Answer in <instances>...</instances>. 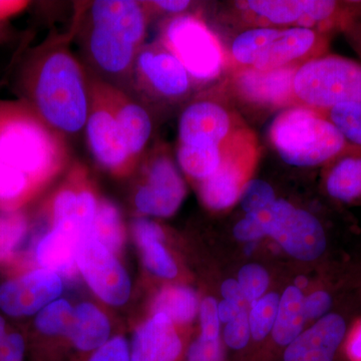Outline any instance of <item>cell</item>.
<instances>
[{
    "instance_id": "6da1fadb",
    "label": "cell",
    "mask_w": 361,
    "mask_h": 361,
    "mask_svg": "<svg viewBox=\"0 0 361 361\" xmlns=\"http://www.w3.org/2000/svg\"><path fill=\"white\" fill-rule=\"evenodd\" d=\"M71 158L66 135L25 102L0 99V211L13 212Z\"/></svg>"
},
{
    "instance_id": "7a4b0ae2",
    "label": "cell",
    "mask_w": 361,
    "mask_h": 361,
    "mask_svg": "<svg viewBox=\"0 0 361 361\" xmlns=\"http://www.w3.org/2000/svg\"><path fill=\"white\" fill-rule=\"evenodd\" d=\"M16 84L20 99L52 129L66 137L85 130L90 73L63 40L32 49L21 63Z\"/></svg>"
},
{
    "instance_id": "3957f363",
    "label": "cell",
    "mask_w": 361,
    "mask_h": 361,
    "mask_svg": "<svg viewBox=\"0 0 361 361\" xmlns=\"http://www.w3.org/2000/svg\"><path fill=\"white\" fill-rule=\"evenodd\" d=\"M270 141L280 158L295 167H315L361 149L351 146L319 111L304 106L285 109L273 121Z\"/></svg>"
},
{
    "instance_id": "277c9868",
    "label": "cell",
    "mask_w": 361,
    "mask_h": 361,
    "mask_svg": "<svg viewBox=\"0 0 361 361\" xmlns=\"http://www.w3.org/2000/svg\"><path fill=\"white\" fill-rule=\"evenodd\" d=\"M294 106L324 113L361 101V63L324 54L298 66L292 85Z\"/></svg>"
},
{
    "instance_id": "5b68a950",
    "label": "cell",
    "mask_w": 361,
    "mask_h": 361,
    "mask_svg": "<svg viewBox=\"0 0 361 361\" xmlns=\"http://www.w3.org/2000/svg\"><path fill=\"white\" fill-rule=\"evenodd\" d=\"M161 42L185 66L194 85H204L224 71V49L200 16L183 13L169 18L161 30Z\"/></svg>"
},
{
    "instance_id": "8992f818",
    "label": "cell",
    "mask_w": 361,
    "mask_h": 361,
    "mask_svg": "<svg viewBox=\"0 0 361 361\" xmlns=\"http://www.w3.org/2000/svg\"><path fill=\"white\" fill-rule=\"evenodd\" d=\"M257 158L255 135L241 128L223 145L222 161L217 171L200 182L204 204L213 210H224L234 205Z\"/></svg>"
},
{
    "instance_id": "52a82bcc",
    "label": "cell",
    "mask_w": 361,
    "mask_h": 361,
    "mask_svg": "<svg viewBox=\"0 0 361 361\" xmlns=\"http://www.w3.org/2000/svg\"><path fill=\"white\" fill-rule=\"evenodd\" d=\"M194 87L185 66L159 40L142 45L130 87L152 101L175 103L185 99Z\"/></svg>"
},
{
    "instance_id": "ba28073f",
    "label": "cell",
    "mask_w": 361,
    "mask_h": 361,
    "mask_svg": "<svg viewBox=\"0 0 361 361\" xmlns=\"http://www.w3.org/2000/svg\"><path fill=\"white\" fill-rule=\"evenodd\" d=\"M90 101L85 123L87 146L94 160L114 175H127L137 161L130 155L113 111L90 73Z\"/></svg>"
},
{
    "instance_id": "9c48e42d",
    "label": "cell",
    "mask_w": 361,
    "mask_h": 361,
    "mask_svg": "<svg viewBox=\"0 0 361 361\" xmlns=\"http://www.w3.org/2000/svg\"><path fill=\"white\" fill-rule=\"evenodd\" d=\"M267 235L292 257L314 261L327 248L324 228L312 214L277 199L268 213Z\"/></svg>"
},
{
    "instance_id": "30bf717a",
    "label": "cell",
    "mask_w": 361,
    "mask_h": 361,
    "mask_svg": "<svg viewBox=\"0 0 361 361\" xmlns=\"http://www.w3.org/2000/svg\"><path fill=\"white\" fill-rule=\"evenodd\" d=\"M146 158L145 180L135 193V208L142 214L170 217L184 201V180L167 149L159 147Z\"/></svg>"
},
{
    "instance_id": "8fae6325",
    "label": "cell",
    "mask_w": 361,
    "mask_h": 361,
    "mask_svg": "<svg viewBox=\"0 0 361 361\" xmlns=\"http://www.w3.org/2000/svg\"><path fill=\"white\" fill-rule=\"evenodd\" d=\"M82 44L90 66L102 75L99 78L123 90L126 85L130 87L135 59L142 47L90 21L82 28Z\"/></svg>"
},
{
    "instance_id": "7c38bea8",
    "label": "cell",
    "mask_w": 361,
    "mask_h": 361,
    "mask_svg": "<svg viewBox=\"0 0 361 361\" xmlns=\"http://www.w3.org/2000/svg\"><path fill=\"white\" fill-rule=\"evenodd\" d=\"M78 267L92 291L104 302L122 305L130 293L127 272L101 242L90 236L80 243Z\"/></svg>"
},
{
    "instance_id": "4fadbf2b",
    "label": "cell",
    "mask_w": 361,
    "mask_h": 361,
    "mask_svg": "<svg viewBox=\"0 0 361 361\" xmlns=\"http://www.w3.org/2000/svg\"><path fill=\"white\" fill-rule=\"evenodd\" d=\"M63 282L58 273L37 269L0 285V310L11 317L39 313L58 298Z\"/></svg>"
},
{
    "instance_id": "5bb4252c",
    "label": "cell",
    "mask_w": 361,
    "mask_h": 361,
    "mask_svg": "<svg viewBox=\"0 0 361 361\" xmlns=\"http://www.w3.org/2000/svg\"><path fill=\"white\" fill-rule=\"evenodd\" d=\"M329 45L326 33L300 26L281 28L277 39L266 47L252 68L262 71L298 68L326 54Z\"/></svg>"
},
{
    "instance_id": "9a60e30c",
    "label": "cell",
    "mask_w": 361,
    "mask_h": 361,
    "mask_svg": "<svg viewBox=\"0 0 361 361\" xmlns=\"http://www.w3.org/2000/svg\"><path fill=\"white\" fill-rule=\"evenodd\" d=\"M298 68L262 71L239 68L233 73V92L241 101L262 109L293 106L294 73Z\"/></svg>"
},
{
    "instance_id": "2e32d148",
    "label": "cell",
    "mask_w": 361,
    "mask_h": 361,
    "mask_svg": "<svg viewBox=\"0 0 361 361\" xmlns=\"http://www.w3.org/2000/svg\"><path fill=\"white\" fill-rule=\"evenodd\" d=\"M240 129L224 106L212 99H197L180 115L179 144L222 146Z\"/></svg>"
},
{
    "instance_id": "e0dca14e",
    "label": "cell",
    "mask_w": 361,
    "mask_h": 361,
    "mask_svg": "<svg viewBox=\"0 0 361 361\" xmlns=\"http://www.w3.org/2000/svg\"><path fill=\"white\" fill-rule=\"evenodd\" d=\"M99 205L96 194L87 185V169L77 161L71 168L68 185L61 188L52 201V223L77 224L87 238L92 234Z\"/></svg>"
},
{
    "instance_id": "ac0fdd59",
    "label": "cell",
    "mask_w": 361,
    "mask_h": 361,
    "mask_svg": "<svg viewBox=\"0 0 361 361\" xmlns=\"http://www.w3.org/2000/svg\"><path fill=\"white\" fill-rule=\"evenodd\" d=\"M94 77L115 116L130 155L139 163L153 133L151 116L147 109L126 90L104 82L97 75Z\"/></svg>"
},
{
    "instance_id": "d6986e66",
    "label": "cell",
    "mask_w": 361,
    "mask_h": 361,
    "mask_svg": "<svg viewBox=\"0 0 361 361\" xmlns=\"http://www.w3.org/2000/svg\"><path fill=\"white\" fill-rule=\"evenodd\" d=\"M152 13L146 1L99 0L92 2L89 21L116 32L137 47L145 44Z\"/></svg>"
},
{
    "instance_id": "ffe728a7",
    "label": "cell",
    "mask_w": 361,
    "mask_h": 361,
    "mask_svg": "<svg viewBox=\"0 0 361 361\" xmlns=\"http://www.w3.org/2000/svg\"><path fill=\"white\" fill-rule=\"evenodd\" d=\"M346 332L343 316L329 313L286 346L284 361H334Z\"/></svg>"
},
{
    "instance_id": "44dd1931",
    "label": "cell",
    "mask_w": 361,
    "mask_h": 361,
    "mask_svg": "<svg viewBox=\"0 0 361 361\" xmlns=\"http://www.w3.org/2000/svg\"><path fill=\"white\" fill-rule=\"evenodd\" d=\"M182 351L173 322L164 314H155L135 331L130 361H178Z\"/></svg>"
},
{
    "instance_id": "7402d4cb",
    "label": "cell",
    "mask_w": 361,
    "mask_h": 361,
    "mask_svg": "<svg viewBox=\"0 0 361 361\" xmlns=\"http://www.w3.org/2000/svg\"><path fill=\"white\" fill-rule=\"evenodd\" d=\"M84 234L75 224L61 223L40 240L37 260L42 268L61 274H71L78 266V254Z\"/></svg>"
},
{
    "instance_id": "603a6c76",
    "label": "cell",
    "mask_w": 361,
    "mask_h": 361,
    "mask_svg": "<svg viewBox=\"0 0 361 361\" xmlns=\"http://www.w3.org/2000/svg\"><path fill=\"white\" fill-rule=\"evenodd\" d=\"M111 325L106 316L90 303H82L73 310L68 338L78 350L90 353L110 341Z\"/></svg>"
},
{
    "instance_id": "cb8c5ba5",
    "label": "cell",
    "mask_w": 361,
    "mask_h": 361,
    "mask_svg": "<svg viewBox=\"0 0 361 361\" xmlns=\"http://www.w3.org/2000/svg\"><path fill=\"white\" fill-rule=\"evenodd\" d=\"M310 0H249L237 6L260 20L259 26L292 27L300 26L310 8Z\"/></svg>"
},
{
    "instance_id": "d4e9b609",
    "label": "cell",
    "mask_w": 361,
    "mask_h": 361,
    "mask_svg": "<svg viewBox=\"0 0 361 361\" xmlns=\"http://www.w3.org/2000/svg\"><path fill=\"white\" fill-rule=\"evenodd\" d=\"M325 189L334 200L344 204H361V149L329 164Z\"/></svg>"
},
{
    "instance_id": "484cf974",
    "label": "cell",
    "mask_w": 361,
    "mask_h": 361,
    "mask_svg": "<svg viewBox=\"0 0 361 361\" xmlns=\"http://www.w3.org/2000/svg\"><path fill=\"white\" fill-rule=\"evenodd\" d=\"M305 320L302 291L295 286L287 287L280 297L277 317L272 329L273 339L279 345L288 346L302 334Z\"/></svg>"
},
{
    "instance_id": "4316f807",
    "label": "cell",
    "mask_w": 361,
    "mask_h": 361,
    "mask_svg": "<svg viewBox=\"0 0 361 361\" xmlns=\"http://www.w3.org/2000/svg\"><path fill=\"white\" fill-rule=\"evenodd\" d=\"M222 158L223 145H178L177 160L183 172L200 182L217 171Z\"/></svg>"
},
{
    "instance_id": "83f0119b",
    "label": "cell",
    "mask_w": 361,
    "mask_h": 361,
    "mask_svg": "<svg viewBox=\"0 0 361 361\" xmlns=\"http://www.w3.org/2000/svg\"><path fill=\"white\" fill-rule=\"evenodd\" d=\"M280 32L279 27L256 26L240 33L233 40L230 49V56L237 70L252 68L266 47L277 39Z\"/></svg>"
},
{
    "instance_id": "f1b7e54d",
    "label": "cell",
    "mask_w": 361,
    "mask_h": 361,
    "mask_svg": "<svg viewBox=\"0 0 361 361\" xmlns=\"http://www.w3.org/2000/svg\"><path fill=\"white\" fill-rule=\"evenodd\" d=\"M199 304L191 289L172 286L161 290L154 302L155 314H164L172 322H191L197 314Z\"/></svg>"
},
{
    "instance_id": "f546056e",
    "label": "cell",
    "mask_w": 361,
    "mask_h": 361,
    "mask_svg": "<svg viewBox=\"0 0 361 361\" xmlns=\"http://www.w3.org/2000/svg\"><path fill=\"white\" fill-rule=\"evenodd\" d=\"M90 236L111 252L120 250L123 241L122 220L118 208L111 202H99Z\"/></svg>"
},
{
    "instance_id": "4dcf8cb0",
    "label": "cell",
    "mask_w": 361,
    "mask_h": 361,
    "mask_svg": "<svg viewBox=\"0 0 361 361\" xmlns=\"http://www.w3.org/2000/svg\"><path fill=\"white\" fill-rule=\"evenodd\" d=\"M322 114L351 146L361 149V101L339 104Z\"/></svg>"
},
{
    "instance_id": "1f68e13d",
    "label": "cell",
    "mask_w": 361,
    "mask_h": 361,
    "mask_svg": "<svg viewBox=\"0 0 361 361\" xmlns=\"http://www.w3.org/2000/svg\"><path fill=\"white\" fill-rule=\"evenodd\" d=\"M73 318V310L71 304L65 299H59L37 313L35 326L45 336H68Z\"/></svg>"
},
{
    "instance_id": "d6a6232c",
    "label": "cell",
    "mask_w": 361,
    "mask_h": 361,
    "mask_svg": "<svg viewBox=\"0 0 361 361\" xmlns=\"http://www.w3.org/2000/svg\"><path fill=\"white\" fill-rule=\"evenodd\" d=\"M279 301V295L271 292L251 304L249 325L251 337H253L254 341H263L272 332L277 317Z\"/></svg>"
},
{
    "instance_id": "836d02e7",
    "label": "cell",
    "mask_w": 361,
    "mask_h": 361,
    "mask_svg": "<svg viewBox=\"0 0 361 361\" xmlns=\"http://www.w3.org/2000/svg\"><path fill=\"white\" fill-rule=\"evenodd\" d=\"M27 220L20 211H0V262L13 255L16 247L25 238Z\"/></svg>"
},
{
    "instance_id": "e575fe53",
    "label": "cell",
    "mask_w": 361,
    "mask_h": 361,
    "mask_svg": "<svg viewBox=\"0 0 361 361\" xmlns=\"http://www.w3.org/2000/svg\"><path fill=\"white\" fill-rule=\"evenodd\" d=\"M274 190L263 180H248L240 194L239 201L246 215H253L269 209L276 201Z\"/></svg>"
},
{
    "instance_id": "d590c367",
    "label": "cell",
    "mask_w": 361,
    "mask_h": 361,
    "mask_svg": "<svg viewBox=\"0 0 361 361\" xmlns=\"http://www.w3.org/2000/svg\"><path fill=\"white\" fill-rule=\"evenodd\" d=\"M161 242L160 240H152L139 245L147 267L158 276L171 279L177 275L178 268Z\"/></svg>"
},
{
    "instance_id": "8d00e7d4",
    "label": "cell",
    "mask_w": 361,
    "mask_h": 361,
    "mask_svg": "<svg viewBox=\"0 0 361 361\" xmlns=\"http://www.w3.org/2000/svg\"><path fill=\"white\" fill-rule=\"evenodd\" d=\"M237 281L247 302L251 305L265 295V292L269 286V275L262 266L248 264L240 269Z\"/></svg>"
},
{
    "instance_id": "74e56055",
    "label": "cell",
    "mask_w": 361,
    "mask_h": 361,
    "mask_svg": "<svg viewBox=\"0 0 361 361\" xmlns=\"http://www.w3.org/2000/svg\"><path fill=\"white\" fill-rule=\"evenodd\" d=\"M270 208L253 215L248 214L240 220L233 229L235 238L240 241L254 242L267 235V219Z\"/></svg>"
},
{
    "instance_id": "f35d334b",
    "label": "cell",
    "mask_w": 361,
    "mask_h": 361,
    "mask_svg": "<svg viewBox=\"0 0 361 361\" xmlns=\"http://www.w3.org/2000/svg\"><path fill=\"white\" fill-rule=\"evenodd\" d=\"M251 338L249 314L247 310L228 322L224 329V341L230 348L240 350L246 348Z\"/></svg>"
},
{
    "instance_id": "ab89813d",
    "label": "cell",
    "mask_w": 361,
    "mask_h": 361,
    "mask_svg": "<svg viewBox=\"0 0 361 361\" xmlns=\"http://www.w3.org/2000/svg\"><path fill=\"white\" fill-rule=\"evenodd\" d=\"M187 361H225L219 338L199 337L188 349Z\"/></svg>"
},
{
    "instance_id": "60d3db41",
    "label": "cell",
    "mask_w": 361,
    "mask_h": 361,
    "mask_svg": "<svg viewBox=\"0 0 361 361\" xmlns=\"http://www.w3.org/2000/svg\"><path fill=\"white\" fill-rule=\"evenodd\" d=\"M85 361H130V348L123 337H115L90 353Z\"/></svg>"
},
{
    "instance_id": "b9f144b4",
    "label": "cell",
    "mask_w": 361,
    "mask_h": 361,
    "mask_svg": "<svg viewBox=\"0 0 361 361\" xmlns=\"http://www.w3.org/2000/svg\"><path fill=\"white\" fill-rule=\"evenodd\" d=\"M201 336L206 338L218 339L220 334V319L218 304L212 297H207L200 305Z\"/></svg>"
},
{
    "instance_id": "7bdbcfd3",
    "label": "cell",
    "mask_w": 361,
    "mask_h": 361,
    "mask_svg": "<svg viewBox=\"0 0 361 361\" xmlns=\"http://www.w3.org/2000/svg\"><path fill=\"white\" fill-rule=\"evenodd\" d=\"M332 306V296L329 292L317 290L304 297V313L307 320H316L329 314Z\"/></svg>"
},
{
    "instance_id": "ee69618b",
    "label": "cell",
    "mask_w": 361,
    "mask_h": 361,
    "mask_svg": "<svg viewBox=\"0 0 361 361\" xmlns=\"http://www.w3.org/2000/svg\"><path fill=\"white\" fill-rule=\"evenodd\" d=\"M26 343L20 332H9L0 344V361H25Z\"/></svg>"
},
{
    "instance_id": "f6af8a7d",
    "label": "cell",
    "mask_w": 361,
    "mask_h": 361,
    "mask_svg": "<svg viewBox=\"0 0 361 361\" xmlns=\"http://www.w3.org/2000/svg\"><path fill=\"white\" fill-rule=\"evenodd\" d=\"M134 234L139 244L151 240H164V232L160 226L153 221L145 219L135 220L134 222Z\"/></svg>"
},
{
    "instance_id": "bcb514c9",
    "label": "cell",
    "mask_w": 361,
    "mask_h": 361,
    "mask_svg": "<svg viewBox=\"0 0 361 361\" xmlns=\"http://www.w3.org/2000/svg\"><path fill=\"white\" fill-rule=\"evenodd\" d=\"M151 13H170L173 16H180V14L187 13L186 11L192 6L191 1H184V0H168V1H146Z\"/></svg>"
},
{
    "instance_id": "7dc6e473",
    "label": "cell",
    "mask_w": 361,
    "mask_h": 361,
    "mask_svg": "<svg viewBox=\"0 0 361 361\" xmlns=\"http://www.w3.org/2000/svg\"><path fill=\"white\" fill-rule=\"evenodd\" d=\"M221 293L225 300L232 301V302L238 303L242 307L245 308L248 302L244 297L243 292L240 288V285L237 280L227 279L223 282L221 287Z\"/></svg>"
},
{
    "instance_id": "c3c4849f",
    "label": "cell",
    "mask_w": 361,
    "mask_h": 361,
    "mask_svg": "<svg viewBox=\"0 0 361 361\" xmlns=\"http://www.w3.org/2000/svg\"><path fill=\"white\" fill-rule=\"evenodd\" d=\"M30 4L23 0H0V23H6L8 18L20 13Z\"/></svg>"
},
{
    "instance_id": "681fc988",
    "label": "cell",
    "mask_w": 361,
    "mask_h": 361,
    "mask_svg": "<svg viewBox=\"0 0 361 361\" xmlns=\"http://www.w3.org/2000/svg\"><path fill=\"white\" fill-rule=\"evenodd\" d=\"M243 310H246L245 308L242 307L238 303L223 299L218 304V315H219L220 322L228 323L231 322Z\"/></svg>"
},
{
    "instance_id": "f907efd6",
    "label": "cell",
    "mask_w": 361,
    "mask_h": 361,
    "mask_svg": "<svg viewBox=\"0 0 361 361\" xmlns=\"http://www.w3.org/2000/svg\"><path fill=\"white\" fill-rule=\"evenodd\" d=\"M348 353L353 361H361V323L348 339Z\"/></svg>"
},
{
    "instance_id": "816d5d0a",
    "label": "cell",
    "mask_w": 361,
    "mask_h": 361,
    "mask_svg": "<svg viewBox=\"0 0 361 361\" xmlns=\"http://www.w3.org/2000/svg\"><path fill=\"white\" fill-rule=\"evenodd\" d=\"M348 42L353 45L355 51L360 54L361 58V20L355 21L350 23L348 27L344 30Z\"/></svg>"
},
{
    "instance_id": "f5cc1de1",
    "label": "cell",
    "mask_w": 361,
    "mask_h": 361,
    "mask_svg": "<svg viewBox=\"0 0 361 361\" xmlns=\"http://www.w3.org/2000/svg\"><path fill=\"white\" fill-rule=\"evenodd\" d=\"M6 322L4 318L0 315V344H1V342L6 338Z\"/></svg>"
},
{
    "instance_id": "db71d44e",
    "label": "cell",
    "mask_w": 361,
    "mask_h": 361,
    "mask_svg": "<svg viewBox=\"0 0 361 361\" xmlns=\"http://www.w3.org/2000/svg\"><path fill=\"white\" fill-rule=\"evenodd\" d=\"M307 284H308L307 278L300 276V277L296 278L295 285H294V286L297 287V288L300 289V290H301V289L305 288V287L307 286Z\"/></svg>"
},
{
    "instance_id": "11a10c76",
    "label": "cell",
    "mask_w": 361,
    "mask_h": 361,
    "mask_svg": "<svg viewBox=\"0 0 361 361\" xmlns=\"http://www.w3.org/2000/svg\"><path fill=\"white\" fill-rule=\"evenodd\" d=\"M4 23H0V40L4 39L6 37V32H4Z\"/></svg>"
}]
</instances>
